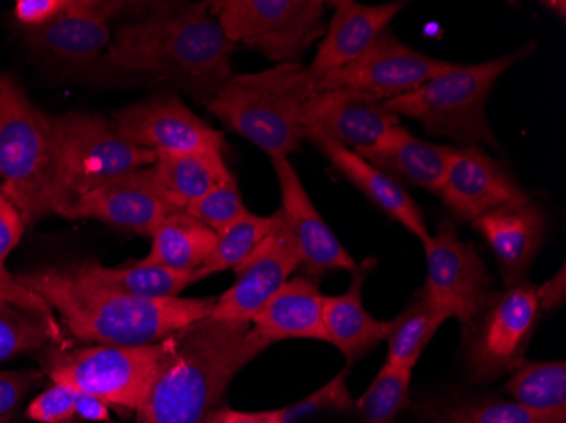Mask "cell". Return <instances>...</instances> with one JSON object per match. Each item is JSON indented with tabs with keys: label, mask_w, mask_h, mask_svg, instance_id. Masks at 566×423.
I'll return each instance as SVG.
<instances>
[{
	"label": "cell",
	"mask_w": 566,
	"mask_h": 423,
	"mask_svg": "<svg viewBox=\"0 0 566 423\" xmlns=\"http://www.w3.org/2000/svg\"><path fill=\"white\" fill-rule=\"evenodd\" d=\"M237 47L209 2H197L120 25L104 62L116 72L170 82L206 104L233 76Z\"/></svg>",
	"instance_id": "6da1fadb"
},
{
	"label": "cell",
	"mask_w": 566,
	"mask_h": 423,
	"mask_svg": "<svg viewBox=\"0 0 566 423\" xmlns=\"http://www.w3.org/2000/svg\"><path fill=\"white\" fill-rule=\"evenodd\" d=\"M62 317L75 339L104 346H148L211 317L216 298H142L85 282L72 266L18 276Z\"/></svg>",
	"instance_id": "7a4b0ae2"
},
{
	"label": "cell",
	"mask_w": 566,
	"mask_h": 423,
	"mask_svg": "<svg viewBox=\"0 0 566 423\" xmlns=\"http://www.w3.org/2000/svg\"><path fill=\"white\" fill-rule=\"evenodd\" d=\"M164 346L139 423H202L233 378L266 349L250 322L212 317L178 330Z\"/></svg>",
	"instance_id": "3957f363"
},
{
	"label": "cell",
	"mask_w": 566,
	"mask_h": 423,
	"mask_svg": "<svg viewBox=\"0 0 566 423\" xmlns=\"http://www.w3.org/2000/svg\"><path fill=\"white\" fill-rule=\"evenodd\" d=\"M0 193L25 225L65 214V190L53 117L38 109L9 75L0 81Z\"/></svg>",
	"instance_id": "277c9868"
},
{
	"label": "cell",
	"mask_w": 566,
	"mask_h": 423,
	"mask_svg": "<svg viewBox=\"0 0 566 423\" xmlns=\"http://www.w3.org/2000/svg\"><path fill=\"white\" fill-rule=\"evenodd\" d=\"M314 94V78L301 62L280 63L262 72L231 76L203 105L272 160L289 158L305 141L302 114Z\"/></svg>",
	"instance_id": "5b68a950"
},
{
	"label": "cell",
	"mask_w": 566,
	"mask_h": 423,
	"mask_svg": "<svg viewBox=\"0 0 566 423\" xmlns=\"http://www.w3.org/2000/svg\"><path fill=\"white\" fill-rule=\"evenodd\" d=\"M533 50L534 44H526L491 62L454 63L416 91L385 101L384 105L396 116L418 120L429 135L453 139L461 146L483 142L499 151L501 146L486 117V101L499 78Z\"/></svg>",
	"instance_id": "8992f818"
},
{
	"label": "cell",
	"mask_w": 566,
	"mask_h": 423,
	"mask_svg": "<svg viewBox=\"0 0 566 423\" xmlns=\"http://www.w3.org/2000/svg\"><path fill=\"white\" fill-rule=\"evenodd\" d=\"M164 352V340L148 346H66L48 351L41 366L51 383L138 413L157 380Z\"/></svg>",
	"instance_id": "52a82bcc"
},
{
	"label": "cell",
	"mask_w": 566,
	"mask_h": 423,
	"mask_svg": "<svg viewBox=\"0 0 566 423\" xmlns=\"http://www.w3.org/2000/svg\"><path fill=\"white\" fill-rule=\"evenodd\" d=\"M324 0H214L212 18L234 46L260 51L266 60L297 63L326 33Z\"/></svg>",
	"instance_id": "ba28073f"
},
{
	"label": "cell",
	"mask_w": 566,
	"mask_h": 423,
	"mask_svg": "<svg viewBox=\"0 0 566 423\" xmlns=\"http://www.w3.org/2000/svg\"><path fill=\"white\" fill-rule=\"evenodd\" d=\"M53 126L59 141L60 175L69 202L66 210L75 200L113 178L157 163V156L129 145L119 135L116 123L106 117L62 114L53 117Z\"/></svg>",
	"instance_id": "9c48e42d"
},
{
	"label": "cell",
	"mask_w": 566,
	"mask_h": 423,
	"mask_svg": "<svg viewBox=\"0 0 566 423\" xmlns=\"http://www.w3.org/2000/svg\"><path fill=\"white\" fill-rule=\"evenodd\" d=\"M539 317L536 285L530 279L492 292L476 319L463 330L473 380L491 383L511 374L524 361Z\"/></svg>",
	"instance_id": "30bf717a"
},
{
	"label": "cell",
	"mask_w": 566,
	"mask_h": 423,
	"mask_svg": "<svg viewBox=\"0 0 566 423\" xmlns=\"http://www.w3.org/2000/svg\"><path fill=\"white\" fill-rule=\"evenodd\" d=\"M422 246L428 266L424 294L444 319H457L465 330L494 292L491 273L475 246L458 240L451 222H443Z\"/></svg>",
	"instance_id": "8fae6325"
},
{
	"label": "cell",
	"mask_w": 566,
	"mask_h": 423,
	"mask_svg": "<svg viewBox=\"0 0 566 423\" xmlns=\"http://www.w3.org/2000/svg\"><path fill=\"white\" fill-rule=\"evenodd\" d=\"M453 65L454 62L432 59L412 50L387 28L375 38L364 55L345 68L327 73L314 84L316 92L346 87L385 102L416 91Z\"/></svg>",
	"instance_id": "7c38bea8"
},
{
	"label": "cell",
	"mask_w": 566,
	"mask_h": 423,
	"mask_svg": "<svg viewBox=\"0 0 566 423\" xmlns=\"http://www.w3.org/2000/svg\"><path fill=\"white\" fill-rule=\"evenodd\" d=\"M119 135L158 158L190 152L222 151L224 136L187 107L177 95L136 102L114 116Z\"/></svg>",
	"instance_id": "4fadbf2b"
},
{
	"label": "cell",
	"mask_w": 566,
	"mask_h": 423,
	"mask_svg": "<svg viewBox=\"0 0 566 423\" xmlns=\"http://www.w3.org/2000/svg\"><path fill=\"white\" fill-rule=\"evenodd\" d=\"M302 120L307 141L334 142L352 151L375 145L400 124L384 102L346 87L316 92L305 104Z\"/></svg>",
	"instance_id": "5bb4252c"
},
{
	"label": "cell",
	"mask_w": 566,
	"mask_h": 423,
	"mask_svg": "<svg viewBox=\"0 0 566 423\" xmlns=\"http://www.w3.org/2000/svg\"><path fill=\"white\" fill-rule=\"evenodd\" d=\"M298 268L301 254L282 219L272 234L234 268L237 279L216 298L212 319L251 324Z\"/></svg>",
	"instance_id": "9a60e30c"
},
{
	"label": "cell",
	"mask_w": 566,
	"mask_h": 423,
	"mask_svg": "<svg viewBox=\"0 0 566 423\" xmlns=\"http://www.w3.org/2000/svg\"><path fill=\"white\" fill-rule=\"evenodd\" d=\"M438 197L451 214L467 222L501 207L531 200L512 171L476 145L453 149Z\"/></svg>",
	"instance_id": "2e32d148"
},
{
	"label": "cell",
	"mask_w": 566,
	"mask_h": 423,
	"mask_svg": "<svg viewBox=\"0 0 566 423\" xmlns=\"http://www.w3.org/2000/svg\"><path fill=\"white\" fill-rule=\"evenodd\" d=\"M171 212H177L161 193L155 168L145 167L113 178L66 210L65 219H95L113 228L151 235Z\"/></svg>",
	"instance_id": "e0dca14e"
},
{
	"label": "cell",
	"mask_w": 566,
	"mask_h": 423,
	"mask_svg": "<svg viewBox=\"0 0 566 423\" xmlns=\"http://www.w3.org/2000/svg\"><path fill=\"white\" fill-rule=\"evenodd\" d=\"M272 167L282 193L280 214L294 237L305 276L316 279L329 272H356L358 263L321 218L289 158H272Z\"/></svg>",
	"instance_id": "ac0fdd59"
},
{
	"label": "cell",
	"mask_w": 566,
	"mask_h": 423,
	"mask_svg": "<svg viewBox=\"0 0 566 423\" xmlns=\"http://www.w3.org/2000/svg\"><path fill=\"white\" fill-rule=\"evenodd\" d=\"M126 2L66 0L65 11L55 21L28 30L31 44L56 62L92 66L104 60L113 33L107 21L126 9Z\"/></svg>",
	"instance_id": "d6986e66"
},
{
	"label": "cell",
	"mask_w": 566,
	"mask_h": 423,
	"mask_svg": "<svg viewBox=\"0 0 566 423\" xmlns=\"http://www.w3.org/2000/svg\"><path fill=\"white\" fill-rule=\"evenodd\" d=\"M472 224L494 251L505 288L526 282L527 273L545 243L548 218L543 207L533 200L511 203L486 212Z\"/></svg>",
	"instance_id": "ffe728a7"
},
{
	"label": "cell",
	"mask_w": 566,
	"mask_h": 423,
	"mask_svg": "<svg viewBox=\"0 0 566 423\" xmlns=\"http://www.w3.org/2000/svg\"><path fill=\"white\" fill-rule=\"evenodd\" d=\"M327 4L334 11L333 18L327 22L326 33L307 68L314 82L364 55L375 38L390 28V22L407 2L364 6L355 0H334Z\"/></svg>",
	"instance_id": "44dd1931"
},
{
	"label": "cell",
	"mask_w": 566,
	"mask_h": 423,
	"mask_svg": "<svg viewBox=\"0 0 566 423\" xmlns=\"http://www.w3.org/2000/svg\"><path fill=\"white\" fill-rule=\"evenodd\" d=\"M44 346L66 348L55 310L8 269H0V362Z\"/></svg>",
	"instance_id": "7402d4cb"
},
{
	"label": "cell",
	"mask_w": 566,
	"mask_h": 423,
	"mask_svg": "<svg viewBox=\"0 0 566 423\" xmlns=\"http://www.w3.org/2000/svg\"><path fill=\"white\" fill-rule=\"evenodd\" d=\"M453 149L422 141L399 124L380 141L355 152L399 183L415 184L440 195Z\"/></svg>",
	"instance_id": "603a6c76"
},
{
	"label": "cell",
	"mask_w": 566,
	"mask_h": 423,
	"mask_svg": "<svg viewBox=\"0 0 566 423\" xmlns=\"http://www.w3.org/2000/svg\"><path fill=\"white\" fill-rule=\"evenodd\" d=\"M374 264V260L358 264L345 294L323 298L327 339L345 356L348 364H355L370 355L381 340H387L392 326V320L375 319L364 307V285Z\"/></svg>",
	"instance_id": "cb8c5ba5"
},
{
	"label": "cell",
	"mask_w": 566,
	"mask_h": 423,
	"mask_svg": "<svg viewBox=\"0 0 566 423\" xmlns=\"http://www.w3.org/2000/svg\"><path fill=\"white\" fill-rule=\"evenodd\" d=\"M323 298L316 279L295 276L251 319L266 348L280 340L311 339L329 343L323 322Z\"/></svg>",
	"instance_id": "d4e9b609"
},
{
	"label": "cell",
	"mask_w": 566,
	"mask_h": 423,
	"mask_svg": "<svg viewBox=\"0 0 566 423\" xmlns=\"http://www.w3.org/2000/svg\"><path fill=\"white\" fill-rule=\"evenodd\" d=\"M314 146H317L329 163L381 212L416 235L422 244L429 240L431 234L426 225L424 215L418 203L403 189L402 183L368 163L352 149L326 141L316 142Z\"/></svg>",
	"instance_id": "484cf974"
},
{
	"label": "cell",
	"mask_w": 566,
	"mask_h": 423,
	"mask_svg": "<svg viewBox=\"0 0 566 423\" xmlns=\"http://www.w3.org/2000/svg\"><path fill=\"white\" fill-rule=\"evenodd\" d=\"M151 247L142 263L175 272H197L214 250L218 234L186 210L168 214L151 232Z\"/></svg>",
	"instance_id": "4316f807"
},
{
	"label": "cell",
	"mask_w": 566,
	"mask_h": 423,
	"mask_svg": "<svg viewBox=\"0 0 566 423\" xmlns=\"http://www.w3.org/2000/svg\"><path fill=\"white\" fill-rule=\"evenodd\" d=\"M72 269L92 285L142 298L180 297L187 286L202 279L199 269L175 272V269L142 263V261L127 266H117V268H107L98 263L75 264Z\"/></svg>",
	"instance_id": "83f0119b"
},
{
	"label": "cell",
	"mask_w": 566,
	"mask_h": 423,
	"mask_svg": "<svg viewBox=\"0 0 566 423\" xmlns=\"http://www.w3.org/2000/svg\"><path fill=\"white\" fill-rule=\"evenodd\" d=\"M153 168L161 193L175 210H186L231 175L222 151L167 156L158 158Z\"/></svg>",
	"instance_id": "f1b7e54d"
},
{
	"label": "cell",
	"mask_w": 566,
	"mask_h": 423,
	"mask_svg": "<svg viewBox=\"0 0 566 423\" xmlns=\"http://www.w3.org/2000/svg\"><path fill=\"white\" fill-rule=\"evenodd\" d=\"M505 393L534 415L566 423V362L524 359L512 371Z\"/></svg>",
	"instance_id": "f546056e"
},
{
	"label": "cell",
	"mask_w": 566,
	"mask_h": 423,
	"mask_svg": "<svg viewBox=\"0 0 566 423\" xmlns=\"http://www.w3.org/2000/svg\"><path fill=\"white\" fill-rule=\"evenodd\" d=\"M444 322L447 319L436 310L424 289H421L415 300L392 320L387 336L389 351L385 362L412 371L428 343Z\"/></svg>",
	"instance_id": "4dcf8cb0"
},
{
	"label": "cell",
	"mask_w": 566,
	"mask_h": 423,
	"mask_svg": "<svg viewBox=\"0 0 566 423\" xmlns=\"http://www.w3.org/2000/svg\"><path fill=\"white\" fill-rule=\"evenodd\" d=\"M280 221H282L280 210L269 218L251 214L248 210L247 214L219 232L211 256L199 268L202 279L216 273L238 268L266 240V235L272 234Z\"/></svg>",
	"instance_id": "1f68e13d"
},
{
	"label": "cell",
	"mask_w": 566,
	"mask_h": 423,
	"mask_svg": "<svg viewBox=\"0 0 566 423\" xmlns=\"http://www.w3.org/2000/svg\"><path fill=\"white\" fill-rule=\"evenodd\" d=\"M412 371L384 362L368 390L353 405L355 423H397L409 405Z\"/></svg>",
	"instance_id": "d6a6232c"
},
{
	"label": "cell",
	"mask_w": 566,
	"mask_h": 423,
	"mask_svg": "<svg viewBox=\"0 0 566 423\" xmlns=\"http://www.w3.org/2000/svg\"><path fill=\"white\" fill-rule=\"evenodd\" d=\"M186 212L219 234L228 225L238 221L241 215L247 214L248 209L244 205L243 197H241L237 178L231 173L218 187L190 203Z\"/></svg>",
	"instance_id": "836d02e7"
},
{
	"label": "cell",
	"mask_w": 566,
	"mask_h": 423,
	"mask_svg": "<svg viewBox=\"0 0 566 423\" xmlns=\"http://www.w3.org/2000/svg\"><path fill=\"white\" fill-rule=\"evenodd\" d=\"M428 423H555L512 400H482L443 410Z\"/></svg>",
	"instance_id": "e575fe53"
},
{
	"label": "cell",
	"mask_w": 566,
	"mask_h": 423,
	"mask_svg": "<svg viewBox=\"0 0 566 423\" xmlns=\"http://www.w3.org/2000/svg\"><path fill=\"white\" fill-rule=\"evenodd\" d=\"M348 371H342L336 374L329 383L324 384L319 390L308 394L301 402L280 410L283 423H297L305 416L314 415L324 410H334V412H349L353 410L352 394L348 390Z\"/></svg>",
	"instance_id": "d590c367"
},
{
	"label": "cell",
	"mask_w": 566,
	"mask_h": 423,
	"mask_svg": "<svg viewBox=\"0 0 566 423\" xmlns=\"http://www.w3.org/2000/svg\"><path fill=\"white\" fill-rule=\"evenodd\" d=\"M75 390L53 383L30 403L28 416L36 423L69 422L75 416Z\"/></svg>",
	"instance_id": "8d00e7d4"
},
{
	"label": "cell",
	"mask_w": 566,
	"mask_h": 423,
	"mask_svg": "<svg viewBox=\"0 0 566 423\" xmlns=\"http://www.w3.org/2000/svg\"><path fill=\"white\" fill-rule=\"evenodd\" d=\"M43 371L21 369L0 373V423H8L18 413L28 393L43 383Z\"/></svg>",
	"instance_id": "74e56055"
},
{
	"label": "cell",
	"mask_w": 566,
	"mask_h": 423,
	"mask_svg": "<svg viewBox=\"0 0 566 423\" xmlns=\"http://www.w3.org/2000/svg\"><path fill=\"white\" fill-rule=\"evenodd\" d=\"M66 0H18L14 14L30 30L55 21L65 11Z\"/></svg>",
	"instance_id": "f35d334b"
},
{
	"label": "cell",
	"mask_w": 566,
	"mask_h": 423,
	"mask_svg": "<svg viewBox=\"0 0 566 423\" xmlns=\"http://www.w3.org/2000/svg\"><path fill=\"white\" fill-rule=\"evenodd\" d=\"M24 228V221L18 209L0 193V269L6 268V260L18 246Z\"/></svg>",
	"instance_id": "ab89813d"
},
{
	"label": "cell",
	"mask_w": 566,
	"mask_h": 423,
	"mask_svg": "<svg viewBox=\"0 0 566 423\" xmlns=\"http://www.w3.org/2000/svg\"><path fill=\"white\" fill-rule=\"evenodd\" d=\"M202 423H283L280 410L240 412L233 409H214Z\"/></svg>",
	"instance_id": "60d3db41"
},
{
	"label": "cell",
	"mask_w": 566,
	"mask_h": 423,
	"mask_svg": "<svg viewBox=\"0 0 566 423\" xmlns=\"http://www.w3.org/2000/svg\"><path fill=\"white\" fill-rule=\"evenodd\" d=\"M566 268L562 264L559 272L542 286H536L537 304L542 311H555L566 304Z\"/></svg>",
	"instance_id": "b9f144b4"
},
{
	"label": "cell",
	"mask_w": 566,
	"mask_h": 423,
	"mask_svg": "<svg viewBox=\"0 0 566 423\" xmlns=\"http://www.w3.org/2000/svg\"><path fill=\"white\" fill-rule=\"evenodd\" d=\"M75 415L87 422H111L109 405L92 394L76 393Z\"/></svg>",
	"instance_id": "7bdbcfd3"
},
{
	"label": "cell",
	"mask_w": 566,
	"mask_h": 423,
	"mask_svg": "<svg viewBox=\"0 0 566 423\" xmlns=\"http://www.w3.org/2000/svg\"><path fill=\"white\" fill-rule=\"evenodd\" d=\"M543 8L552 11L553 14L558 15L559 21L565 22L566 19V2L565 0H545L542 2Z\"/></svg>",
	"instance_id": "ee69618b"
},
{
	"label": "cell",
	"mask_w": 566,
	"mask_h": 423,
	"mask_svg": "<svg viewBox=\"0 0 566 423\" xmlns=\"http://www.w3.org/2000/svg\"><path fill=\"white\" fill-rule=\"evenodd\" d=\"M62 423H73V419L69 420V422H62Z\"/></svg>",
	"instance_id": "f6af8a7d"
},
{
	"label": "cell",
	"mask_w": 566,
	"mask_h": 423,
	"mask_svg": "<svg viewBox=\"0 0 566 423\" xmlns=\"http://www.w3.org/2000/svg\"><path fill=\"white\" fill-rule=\"evenodd\" d=\"M0 81H2V75H0Z\"/></svg>",
	"instance_id": "bcb514c9"
},
{
	"label": "cell",
	"mask_w": 566,
	"mask_h": 423,
	"mask_svg": "<svg viewBox=\"0 0 566 423\" xmlns=\"http://www.w3.org/2000/svg\"><path fill=\"white\" fill-rule=\"evenodd\" d=\"M107 423H116V422H107Z\"/></svg>",
	"instance_id": "7dc6e473"
}]
</instances>
